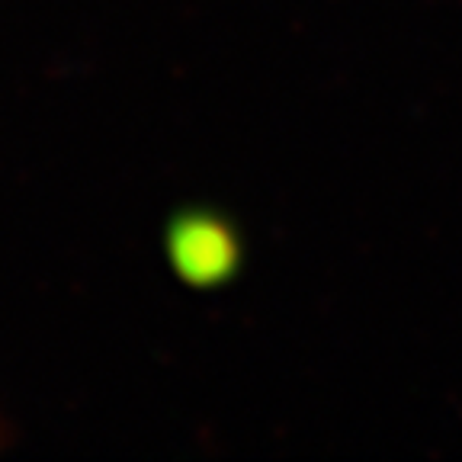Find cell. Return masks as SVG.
Returning <instances> with one entry per match:
<instances>
[{
  "label": "cell",
  "instance_id": "cell-1",
  "mask_svg": "<svg viewBox=\"0 0 462 462\" xmlns=\"http://www.w3.org/2000/svg\"><path fill=\"white\" fill-rule=\"evenodd\" d=\"M167 254L183 282L216 286L225 282L241 260L238 235L212 212H187L167 231Z\"/></svg>",
  "mask_w": 462,
  "mask_h": 462
}]
</instances>
